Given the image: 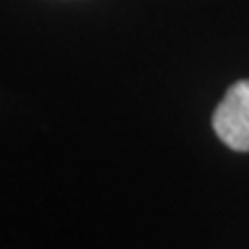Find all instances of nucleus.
<instances>
[{"label": "nucleus", "mask_w": 249, "mask_h": 249, "mask_svg": "<svg viewBox=\"0 0 249 249\" xmlns=\"http://www.w3.org/2000/svg\"><path fill=\"white\" fill-rule=\"evenodd\" d=\"M212 127L218 139L235 152H249V79L232 83L216 106Z\"/></svg>", "instance_id": "obj_1"}]
</instances>
